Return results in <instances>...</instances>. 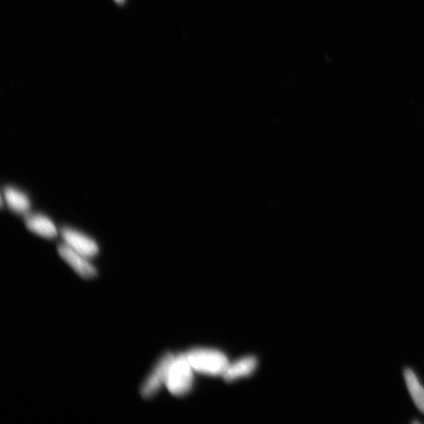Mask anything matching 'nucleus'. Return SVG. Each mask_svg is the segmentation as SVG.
<instances>
[{"instance_id": "1", "label": "nucleus", "mask_w": 424, "mask_h": 424, "mask_svg": "<svg viewBox=\"0 0 424 424\" xmlns=\"http://www.w3.org/2000/svg\"><path fill=\"white\" fill-rule=\"evenodd\" d=\"M185 354L194 372L201 374L223 376L230 365L227 356L217 349H193Z\"/></svg>"}, {"instance_id": "2", "label": "nucleus", "mask_w": 424, "mask_h": 424, "mask_svg": "<svg viewBox=\"0 0 424 424\" xmlns=\"http://www.w3.org/2000/svg\"><path fill=\"white\" fill-rule=\"evenodd\" d=\"M194 370L185 354L176 355L172 363L166 387L174 396H184L191 392L193 385Z\"/></svg>"}, {"instance_id": "3", "label": "nucleus", "mask_w": 424, "mask_h": 424, "mask_svg": "<svg viewBox=\"0 0 424 424\" xmlns=\"http://www.w3.org/2000/svg\"><path fill=\"white\" fill-rule=\"evenodd\" d=\"M174 358H176V354L167 353L160 359L156 366L153 368L151 373L148 375L140 389L141 396L144 399L153 398L154 395L158 393L161 387L164 385L166 386L168 375H169Z\"/></svg>"}, {"instance_id": "4", "label": "nucleus", "mask_w": 424, "mask_h": 424, "mask_svg": "<svg viewBox=\"0 0 424 424\" xmlns=\"http://www.w3.org/2000/svg\"><path fill=\"white\" fill-rule=\"evenodd\" d=\"M58 252L62 257L68 264L80 277L85 279H90L96 277L98 271L84 255L74 251L66 244L58 246Z\"/></svg>"}, {"instance_id": "5", "label": "nucleus", "mask_w": 424, "mask_h": 424, "mask_svg": "<svg viewBox=\"0 0 424 424\" xmlns=\"http://www.w3.org/2000/svg\"><path fill=\"white\" fill-rule=\"evenodd\" d=\"M63 238L67 245L74 251L84 255L86 258L96 257L98 253V246L96 242L84 234L72 229L64 228L62 231Z\"/></svg>"}, {"instance_id": "6", "label": "nucleus", "mask_w": 424, "mask_h": 424, "mask_svg": "<svg viewBox=\"0 0 424 424\" xmlns=\"http://www.w3.org/2000/svg\"><path fill=\"white\" fill-rule=\"evenodd\" d=\"M258 361L253 356H248L229 365L223 375L227 382L237 380L252 375L257 369Z\"/></svg>"}, {"instance_id": "7", "label": "nucleus", "mask_w": 424, "mask_h": 424, "mask_svg": "<svg viewBox=\"0 0 424 424\" xmlns=\"http://www.w3.org/2000/svg\"><path fill=\"white\" fill-rule=\"evenodd\" d=\"M25 225L30 231L45 238H55L58 234L52 221L42 214L29 215L25 219Z\"/></svg>"}, {"instance_id": "8", "label": "nucleus", "mask_w": 424, "mask_h": 424, "mask_svg": "<svg viewBox=\"0 0 424 424\" xmlns=\"http://www.w3.org/2000/svg\"><path fill=\"white\" fill-rule=\"evenodd\" d=\"M4 193L6 204L12 211L19 214L29 212L30 201L25 193L12 187H5Z\"/></svg>"}, {"instance_id": "9", "label": "nucleus", "mask_w": 424, "mask_h": 424, "mask_svg": "<svg viewBox=\"0 0 424 424\" xmlns=\"http://www.w3.org/2000/svg\"><path fill=\"white\" fill-rule=\"evenodd\" d=\"M404 376H405L409 392L412 397L415 405L419 409L421 413H424V388L420 385L413 370L406 368L405 371H404Z\"/></svg>"}, {"instance_id": "10", "label": "nucleus", "mask_w": 424, "mask_h": 424, "mask_svg": "<svg viewBox=\"0 0 424 424\" xmlns=\"http://www.w3.org/2000/svg\"><path fill=\"white\" fill-rule=\"evenodd\" d=\"M118 4H123L124 0H116Z\"/></svg>"}]
</instances>
